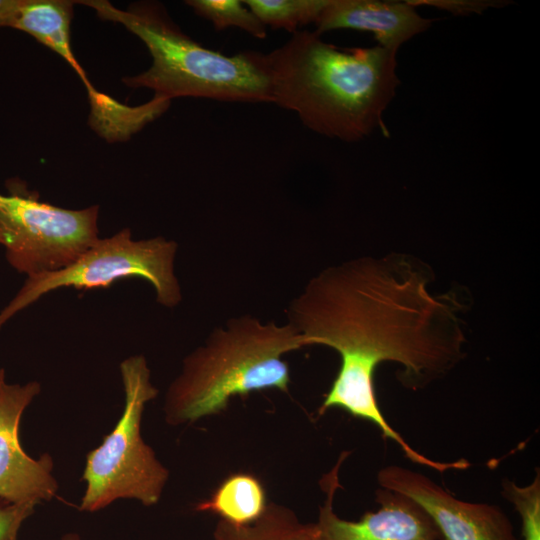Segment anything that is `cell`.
I'll return each instance as SVG.
<instances>
[{"label": "cell", "instance_id": "obj_12", "mask_svg": "<svg viewBox=\"0 0 540 540\" xmlns=\"http://www.w3.org/2000/svg\"><path fill=\"white\" fill-rule=\"evenodd\" d=\"M75 1L23 0L11 28L23 31L61 56L84 83L91 106L105 96L98 92L74 56L70 41V23Z\"/></svg>", "mask_w": 540, "mask_h": 540}, {"label": "cell", "instance_id": "obj_3", "mask_svg": "<svg viewBox=\"0 0 540 540\" xmlns=\"http://www.w3.org/2000/svg\"><path fill=\"white\" fill-rule=\"evenodd\" d=\"M303 347L304 337L288 322H263L249 314L229 318L183 359L165 394L166 423L192 424L220 414L237 395L288 392L290 369L282 357Z\"/></svg>", "mask_w": 540, "mask_h": 540}, {"label": "cell", "instance_id": "obj_14", "mask_svg": "<svg viewBox=\"0 0 540 540\" xmlns=\"http://www.w3.org/2000/svg\"><path fill=\"white\" fill-rule=\"evenodd\" d=\"M316 523H303L290 508L269 502L262 516L252 524L233 526L219 520L214 540H316Z\"/></svg>", "mask_w": 540, "mask_h": 540}, {"label": "cell", "instance_id": "obj_21", "mask_svg": "<svg viewBox=\"0 0 540 540\" xmlns=\"http://www.w3.org/2000/svg\"><path fill=\"white\" fill-rule=\"evenodd\" d=\"M61 540H83L77 533H66L61 537Z\"/></svg>", "mask_w": 540, "mask_h": 540}, {"label": "cell", "instance_id": "obj_13", "mask_svg": "<svg viewBox=\"0 0 540 540\" xmlns=\"http://www.w3.org/2000/svg\"><path fill=\"white\" fill-rule=\"evenodd\" d=\"M267 504L261 481L239 472L226 477L208 499L197 504L196 511L216 514L233 526H245L257 521Z\"/></svg>", "mask_w": 540, "mask_h": 540}, {"label": "cell", "instance_id": "obj_19", "mask_svg": "<svg viewBox=\"0 0 540 540\" xmlns=\"http://www.w3.org/2000/svg\"><path fill=\"white\" fill-rule=\"evenodd\" d=\"M413 7L432 6L450 12L453 15L481 14L488 8L504 6L505 1L495 0H407Z\"/></svg>", "mask_w": 540, "mask_h": 540}, {"label": "cell", "instance_id": "obj_8", "mask_svg": "<svg viewBox=\"0 0 540 540\" xmlns=\"http://www.w3.org/2000/svg\"><path fill=\"white\" fill-rule=\"evenodd\" d=\"M349 454L342 452L319 481L325 499L319 507L316 540H441L438 528L421 506L401 493L381 487L375 493L377 510L366 511L355 521L340 518L333 502L342 487L339 470Z\"/></svg>", "mask_w": 540, "mask_h": 540}, {"label": "cell", "instance_id": "obj_10", "mask_svg": "<svg viewBox=\"0 0 540 540\" xmlns=\"http://www.w3.org/2000/svg\"><path fill=\"white\" fill-rule=\"evenodd\" d=\"M40 391L37 381L9 384L5 376L0 379V501L37 505L57 493L52 456L32 458L19 436L22 415Z\"/></svg>", "mask_w": 540, "mask_h": 540}, {"label": "cell", "instance_id": "obj_2", "mask_svg": "<svg viewBox=\"0 0 540 540\" xmlns=\"http://www.w3.org/2000/svg\"><path fill=\"white\" fill-rule=\"evenodd\" d=\"M396 54L379 45L340 49L298 30L266 53L271 103L330 138L357 142L375 130L389 137L383 115L400 84Z\"/></svg>", "mask_w": 540, "mask_h": 540}, {"label": "cell", "instance_id": "obj_18", "mask_svg": "<svg viewBox=\"0 0 540 540\" xmlns=\"http://www.w3.org/2000/svg\"><path fill=\"white\" fill-rule=\"evenodd\" d=\"M33 503H6L0 501V540H18L22 524L35 510Z\"/></svg>", "mask_w": 540, "mask_h": 540}, {"label": "cell", "instance_id": "obj_4", "mask_svg": "<svg viewBox=\"0 0 540 540\" xmlns=\"http://www.w3.org/2000/svg\"><path fill=\"white\" fill-rule=\"evenodd\" d=\"M94 9L103 20L123 25L147 47L152 64L123 78L133 88L146 87L154 97L171 101L198 97L223 102H272L266 53L246 50L232 56L204 47L185 34L156 1L132 3L121 10L104 0L75 1Z\"/></svg>", "mask_w": 540, "mask_h": 540}, {"label": "cell", "instance_id": "obj_22", "mask_svg": "<svg viewBox=\"0 0 540 540\" xmlns=\"http://www.w3.org/2000/svg\"><path fill=\"white\" fill-rule=\"evenodd\" d=\"M5 376V370L0 368V379Z\"/></svg>", "mask_w": 540, "mask_h": 540}, {"label": "cell", "instance_id": "obj_9", "mask_svg": "<svg viewBox=\"0 0 540 540\" xmlns=\"http://www.w3.org/2000/svg\"><path fill=\"white\" fill-rule=\"evenodd\" d=\"M377 482L421 506L441 540H517L511 520L498 505L460 500L419 472L388 465L377 473Z\"/></svg>", "mask_w": 540, "mask_h": 540}, {"label": "cell", "instance_id": "obj_20", "mask_svg": "<svg viewBox=\"0 0 540 540\" xmlns=\"http://www.w3.org/2000/svg\"><path fill=\"white\" fill-rule=\"evenodd\" d=\"M23 0H0V27H10Z\"/></svg>", "mask_w": 540, "mask_h": 540}, {"label": "cell", "instance_id": "obj_17", "mask_svg": "<svg viewBox=\"0 0 540 540\" xmlns=\"http://www.w3.org/2000/svg\"><path fill=\"white\" fill-rule=\"evenodd\" d=\"M501 494L513 505L521 519L523 540H540V471L537 468L532 482L519 486L503 479Z\"/></svg>", "mask_w": 540, "mask_h": 540}, {"label": "cell", "instance_id": "obj_11", "mask_svg": "<svg viewBox=\"0 0 540 540\" xmlns=\"http://www.w3.org/2000/svg\"><path fill=\"white\" fill-rule=\"evenodd\" d=\"M431 24V19L420 16L406 1L328 0L315 23V32L321 35L336 29L368 31L374 34L379 46L398 51Z\"/></svg>", "mask_w": 540, "mask_h": 540}, {"label": "cell", "instance_id": "obj_15", "mask_svg": "<svg viewBox=\"0 0 540 540\" xmlns=\"http://www.w3.org/2000/svg\"><path fill=\"white\" fill-rule=\"evenodd\" d=\"M243 3L267 27L290 33L316 23L328 0H245Z\"/></svg>", "mask_w": 540, "mask_h": 540}, {"label": "cell", "instance_id": "obj_16", "mask_svg": "<svg viewBox=\"0 0 540 540\" xmlns=\"http://www.w3.org/2000/svg\"><path fill=\"white\" fill-rule=\"evenodd\" d=\"M198 16L208 20L216 30L236 27L257 39H265L266 26L239 0H187Z\"/></svg>", "mask_w": 540, "mask_h": 540}, {"label": "cell", "instance_id": "obj_7", "mask_svg": "<svg viewBox=\"0 0 540 540\" xmlns=\"http://www.w3.org/2000/svg\"><path fill=\"white\" fill-rule=\"evenodd\" d=\"M0 193V245L8 263L27 277L72 263L99 238V206L72 210L39 200L37 192L10 180Z\"/></svg>", "mask_w": 540, "mask_h": 540}, {"label": "cell", "instance_id": "obj_6", "mask_svg": "<svg viewBox=\"0 0 540 540\" xmlns=\"http://www.w3.org/2000/svg\"><path fill=\"white\" fill-rule=\"evenodd\" d=\"M178 244L162 236L134 240L129 228L98 240L69 265L26 278L23 286L0 311V330L17 313L60 288H109L123 279L140 278L154 288L156 301L174 308L182 301L175 274Z\"/></svg>", "mask_w": 540, "mask_h": 540}, {"label": "cell", "instance_id": "obj_5", "mask_svg": "<svg viewBox=\"0 0 540 540\" xmlns=\"http://www.w3.org/2000/svg\"><path fill=\"white\" fill-rule=\"evenodd\" d=\"M120 374L124 408L112 431L86 456L82 475L86 488L79 505L84 512L99 511L119 499L156 505L169 479V470L141 435L145 406L159 392L145 357L123 360Z\"/></svg>", "mask_w": 540, "mask_h": 540}, {"label": "cell", "instance_id": "obj_1", "mask_svg": "<svg viewBox=\"0 0 540 540\" xmlns=\"http://www.w3.org/2000/svg\"><path fill=\"white\" fill-rule=\"evenodd\" d=\"M431 277L408 255L359 257L311 277L285 312L306 346H327L340 356L318 415L337 408L369 421L406 458L444 473L449 462L416 451L388 423L374 386L383 362L400 365V383L416 391L446 376L464 358L463 305L454 293L432 294Z\"/></svg>", "mask_w": 540, "mask_h": 540}]
</instances>
